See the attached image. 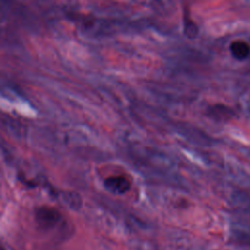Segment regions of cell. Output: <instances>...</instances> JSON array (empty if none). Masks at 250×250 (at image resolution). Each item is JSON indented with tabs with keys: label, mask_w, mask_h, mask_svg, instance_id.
<instances>
[{
	"label": "cell",
	"mask_w": 250,
	"mask_h": 250,
	"mask_svg": "<svg viewBox=\"0 0 250 250\" xmlns=\"http://www.w3.org/2000/svg\"><path fill=\"white\" fill-rule=\"evenodd\" d=\"M34 219L40 229L50 230L58 226V224L62 221V216L55 207L42 205L35 209Z\"/></svg>",
	"instance_id": "6da1fadb"
},
{
	"label": "cell",
	"mask_w": 250,
	"mask_h": 250,
	"mask_svg": "<svg viewBox=\"0 0 250 250\" xmlns=\"http://www.w3.org/2000/svg\"><path fill=\"white\" fill-rule=\"evenodd\" d=\"M207 115L216 121L226 122L230 120L234 116V112L232 108L223 104H215L208 106Z\"/></svg>",
	"instance_id": "3957f363"
},
{
	"label": "cell",
	"mask_w": 250,
	"mask_h": 250,
	"mask_svg": "<svg viewBox=\"0 0 250 250\" xmlns=\"http://www.w3.org/2000/svg\"><path fill=\"white\" fill-rule=\"evenodd\" d=\"M229 51L234 59L243 61L250 55V45L243 39H235L231 41L229 45Z\"/></svg>",
	"instance_id": "277c9868"
},
{
	"label": "cell",
	"mask_w": 250,
	"mask_h": 250,
	"mask_svg": "<svg viewBox=\"0 0 250 250\" xmlns=\"http://www.w3.org/2000/svg\"><path fill=\"white\" fill-rule=\"evenodd\" d=\"M104 187L106 190L114 194H124L131 188V182L121 175H113L104 180Z\"/></svg>",
	"instance_id": "7a4b0ae2"
},
{
	"label": "cell",
	"mask_w": 250,
	"mask_h": 250,
	"mask_svg": "<svg viewBox=\"0 0 250 250\" xmlns=\"http://www.w3.org/2000/svg\"><path fill=\"white\" fill-rule=\"evenodd\" d=\"M184 33L188 38H194L198 34V27L196 23L187 15H185L184 20Z\"/></svg>",
	"instance_id": "5b68a950"
}]
</instances>
